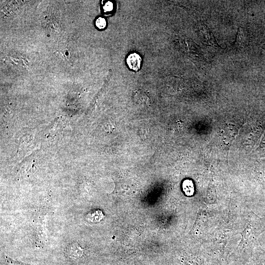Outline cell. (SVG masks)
<instances>
[{
    "instance_id": "277c9868",
    "label": "cell",
    "mask_w": 265,
    "mask_h": 265,
    "mask_svg": "<svg viewBox=\"0 0 265 265\" xmlns=\"http://www.w3.org/2000/svg\"><path fill=\"white\" fill-rule=\"evenodd\" d=\"M96 25L100 29H103L106 26V20L102 17L98 18L96 21Z\"/></svg>"
},
{
    "instance_id": "7a4b0ae2",
    "label": "cell",
    "mask_w": 265,
    "mask_h": 265,
    "mask_svg": "<svg viewBox=\"0 0 265 265\" xmlns=\"http://www.w3.org/2000/svg\"><path fill=\"white\" fill-rule=\"evenodd\" d=\"M183 189L187 195H191L193 194L194 188L193 185L191 181L189 180H186L183 183Z\"/></svg>"
},
{
    "instance_id": "5b68a950",
    "label": "cell",
    "mask_w": 265,
    "mask_h": 265,
    "mask_svg": "<svg viewBox=\"0 0 265 265\" xmlns=\"http://www.w3.org/2000/svg\"><path fill=\"white\" fill-rule=\"evenodd\" d=\"M104 9L105 11L108 12L110 11L113 9V4L110 1H108L105 4L104 6Z\"/></svg>"
},
{
    "instance_id": "6da1fadb",
    "label": "cell",
    "mask_w": 265,
    "mask_h": 265,
    "mask_svg": "<svg viewBox=\"0 0 265 265\" xmlns=\"http://www.w3.org/2000/svg\"><path fill=\"white\" fill-rule=\"evenodd\" d=\"M141 58L140 56L136 53L130 54L127 58V63L130 69L137 71L141 65Z\"/></svg>"
},
{
    "instance_id": "3957f363",
    "label": "cell",
    "mask_w": 265,
    "mask_h": 265,
    "mask_svg": "<svg viewBox=\"0 0 265 265\" xmlns=\"http://www.w3.org/2000/svg\"><path fill=\"white\" fill-rule=\"evenodd\" d=\"M243 42V33L242 29L239 28L237 35L236 44L237 46H240V45Z\"/></svg>"
}]
</instances>
